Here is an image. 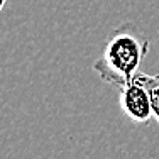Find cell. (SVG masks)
I'll return each mask as SVG.
<instances>
[{"mask_svg": "<svg viewBox=\"0 0 159 159\" xmlns=\"http://www.w3.org/2000/svg\"><path fill=\"white\" fill-rule=\"evenodd\" d=\"M149 48V39L135 25L122 24L113 29L102 54L93 63V70L105 83L124 86L139 73V66Z\"/></svg>", "mask_w": 159, "mask_h": 159, "instance_id": "obj_1", "label": "cell"}, {"mask_svg": "<svg viewBox=\"0 0 159 159\" xmlns=\"http://www.w3.org/2000/svg\"><path fill=\"white\" fill-rule=\"evenodd\" d=\"M119 103L122 113L135 124H147L154 117L149 90L137 78H134L127 85L120 86Z\"/></svg>", "mask_w": 159, "mask_h": 159, "instance_id": "obj_2", "label": "cell"}, {"mask_svg": "<svg viewBox=\"0 0 159 159\" xmlns=\"http://www.w3.org/2000/svg\"><path fill=\"white\" fill-rule=\"evenodd\" d=\"M135 78L149 90L151 102H152V110H154V119H157V122H159V75H146L142 71H139L135 75Z\"/></svg>", "mask_w": 159, "mask_h": 159, "instance_id": "obj_3", "label": "cell"}, {"mask_svg": "<svg viewBox=\"0 0 159 159\" xmlns=\"http://www.w3.org/2000/svg\"><path fill=\"white\" fill-rule=\"evenodd\" d=\"M5 3H7V0H0V12L3 10V7H5Z\"/></svg>", "mask_w": 159, "mask_h": 159, "instance_id": "obj_4", "label": "cell"}]
</instances>
